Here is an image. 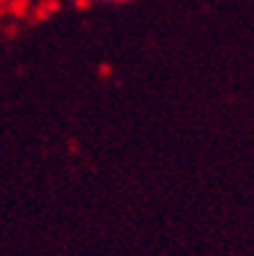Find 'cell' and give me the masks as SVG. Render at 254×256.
<instances>
[{
  "label": "cell",
  "mask_w": 254,
  "mask_h": 256,
  "mask_svg": "<svg viewBox=\"0 0 254 256\" xmlns=\"http://www.w3.org/2000/svg\"><path fill=\"white\" fill-rule=\"evenodd\" d=\"M87 2H124V0H87Z\"/></svg>",
  "instance_id": "obj_1"
},
{
  "label": "cell",
  "mask_w": 254,
  "mask_h": 256,
  "mask_svg": "<svg viewBox=\"0 0 254 256\" xmlns=\"http://www.w3.org/2000/svg\"><path fill=\"white\" fill-rule=\"evenodd\" d=\"M78 2H87V0H78Z\"/></svg>",
  "instance_id": "obj_2"
}]
</instances>
